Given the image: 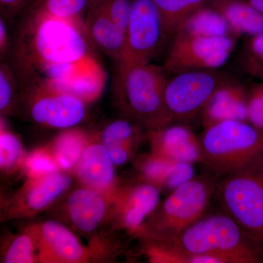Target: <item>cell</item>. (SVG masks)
Here are the masks:
<instances>
[{
  "label": "cell",
  "mask_w": 263,
  "mask_h": 263,
  "mask_svg": "<svg viewBox=\"0 0 263 263\" xmlns=\"http://www.w3.org/2000/svg\"><path fill=\"white\" fill-rule=\"evenodd\" d=\"M157 240L195 263H263V243L223 212L205 214L172 239Z\"/></svg>",
  "instance_id": "obj_1"
},
{
  "label": "cell",
  "mask_w": 263,
  "mask_h": 263,
  "mask_svg": "<svg viewBox=\"0 0 263 263\" xmlns=\"http://www.w3.org/2000/svg\"><path fill=\"white\" fill-rule=\"evenodd\" d=\"M80 22L40 11L19 48V58L31 73L52 65L82 61L92 56Z\"/></svg>",
  "instance_id": "obj_2"
},
{
  "label": "cell",
  "mask_w": 263,
  "mask_h": 263,
  "mask_svg": "<svg viewBox=\"0 0 263 263\" xmlns=\"http://www.w3.org/2000/svg\"><path fill=\"white\" fill-rule=\"evenodd\" d=\"M165 72L164 67L152 63L119 65L115 81L118 104L127 119L147 131L174 122L164 99Z\"/></svg>",
  "instance_id": "obj_3"
},
{
  "label": "cell",
  "mask_w": 263,
  "mask_h": 263,
  "mask_svg": "<svg viewBox=\"0 0 263 263\" xmlns=\"http://www.w3.org/2000/svg\"><path fill=\"white\" fill-rule=\"evenodd\" d=\"M216 178L209 174L194 177L171 192L136 235L140 238L170 240L206 214L214 198Z\"/></svg>",
  "instance_id": "obj_4"
},
{
  "label": "cell",
  "mask_w": 263,
  "mask_h": 263,
  "mask_svg": "<svg viewBox=\"0 0 263 263\" xmlns=\"http://www.w3.org/2000/svg\"><path fill=\"white\" fill-rule=\"evenodd\" d=\"M214 197L221 212L263 243V152L239 168L216 178Z\"/></svg>",
  "instance_id": "obj_5"
},
{
  "label": "cell",
  "mask_w": 263,
  "mask_h": 263,
  "mask_svg": "<svg viewBox=\"0 0 263 263\" xmlns=\"http://www.w3.org/2000/svg\"><path fill=\"white\" fill-rule=\"evenodd\" d=\"M202 163L220 177L263 152V133L245 121L228 120L205 128L200 138Z\"/></svg>",
  "instance_id": "obj_6"
},
{
  "label": "cell",
  "mask_w": 263,
  "mask_h": 263,
  "mask_svg": "<svg viewBox=\"0 0 263 263\" xmlns=\"http://www.w3.org/2000/svg\"><path fill=\"white\" fill-rule=\"evenodd\" d=\"M216 70L186 71L167 80L164 99L174 121L189 122L202 117L216 91L230 81Z\"/></svg>",
  "instance_id": "obj_7"
},
{
  "label": "cell",
  "mask_w": 263,
  "mask_h": 263,
  "mask_svg": "<svg viewBox=\"0 0 263 263\" xmlns=\"http://www.w3.org/2000/svg\"><path fill=\"white\" fill-rule=\"evenodd\" d=\"M164 68L177 74L186 71L217 70L228 61L234 48L230 36L202 37L178 32L174 34Z\"/></svg>",
  "instance_id": "obj_8"
},
{
  "label": "cell",
  "mask_w": 263,
  "mask_h": 263,
  "mask_svg": "<svg viewBox=\"0 0 263 263\" xmlns=\"http://www.w3.org/2000/svg\"><path fill=\"white\" fill-rule=\"evenodd\" d=\"M167 37L160 10L153 0H132L125 51L119 65L150 64Z\"/></svg>",
  "instance_id": "obj_9"
},
{
  "label": "cell",
  "mask_w": 263,
  "mask_h": 263,
  "mask_svg": "<svg viewBox=\"0 0 263 263\" xmlns=\"http://www.w3.org/2000/svg\"><path fill=\"white\" fill-rule=\"evenodd\" d=\"M114 195L81 185L69 192L62 201V219L72 230L92 240L91 247L103 253V243L97 235L105 224L110 223Z\"/></svg>",
  "instance_id": "obj_10"
},
{
  "label": "cell",
  "mask_w": 263,
  "mask_h": 263,
  "mask_svg": "<svg viewBox=\"0 0 263 263\" xmlns=\"http://www.w3.org/2000/svg\"><path fill=\"white\" fill-rule=\"evenodd\" d=\"M72 184L71 174L63 171L27 179L23 186L4 202L2 221L34 217L56 205L67 195Z\"/></svg>",
  "instance_id": "obj_11"
},
{
  "label": "cell",
  "mask_w": 263,
  "mask_h": 263,
  "mask_svg": "<svg viewBox=\"0 0 263 263\" xmlns=\"http://www.w3.org/2000/svg\"><path fill=\"white\" fill-rule=\"evenodd\" d=\"M160 188L140 180L119 186L113 196L111 223L114 229L136 235L160 202Z\"/></svg>",
  "instance_id": "obj_12"
},
{
  "label": "cell",
  "mask_w": 263,
  "mask_h": 263,
  "mask_svg": "<svg viewBox=\"0 0 263 263\" xmlns=\"http://www.w3.org/2000/svg\"><path fill=\"white\" fill-rule=\"evenodd\" d=\"M29 103V113L37 124L67 129L80 124L86 115V103L74 95L37 84Z\"/></svg>",
  "instance_id": "obj_13"
},
{
  "label": "cell",
  "mask_w": 263,
  "mask_h": 263,
  "mask_svg": "<svg viewBox=\"0 0 263 263\" xmlns=\"http://www.w3.org/2000/svg\"><path fill=\"white\" fill-rule=\"evenodd\" d=\"M38 262L85 263L97 260L98 256L91 247L83 245L70 227L62 221L36 223Z\"/></svg>",
  "instance_id": "obj_14"
},
{
  "label": "cell",
  "mask_w": 263,
  "mask_h": 263,
  "mask_svg": "<svg viewBox=\"0 0 263 263\" xmlns=\"http://www.w3.org/2000/svg\"><path fill=\"white\" fill-rule=\"evenodd\" d=\"M148 132L151 152L172 162L202 163L200 138L185 125L166 126Z\"/></svg>",
  "instance_id": "obj_15"
},
{
  "label": "cell",
  "mask_w": 263,
  "mask_h": 263,
  "mask_svg": "<svg viewBox=\"0 0 263 263\" xmlns=\"http://www.w3.org/2000/svg\"><path fill=\"white\" fill-rule=\"evenodd\" d=\"M115 167L106 147L91 136L73 175L81 185L114 195L119 186Z\"/></svg>",
  "instance_id": "obj_16"
},
{
  "label": "cell",
  "mask_w": 263,
  "mask_h": 263,
  "mask_svg": "<svg viewBox=\"0 0 263 263\" xmlns=\"http://www.w3.org/2000/svg\"><path fill=\"white\" fill-rule=\"evenodd\" d=\"M85 31L91 42L107 56L120 63L125 51L126 34L107 14L101 1L91 5Z\"/></svg>",
  "instance_id": "obj_17"
},
{
  "label": "cell",
  "mask_w": 263,
  "mask_h": 263,
  "mask_svg": "<svg viewBox=\"0 0 263 263\" xmlns=\"http://www.w3.org/2000/svg\"><path fill=\"white\" fill-rule=\"evenodd\" d=\"M248 98L245 89L231 80L221 86L211 99L202 115L206 128L224 121L248 119Z\"/></svg>",
  "instance_id": "obj_18"
},
{
  "label": "cell",
  "mask_w": 263,
  "mask_h": 263,
  "mask_svg": "<svg viewBox=\"0 0 263 263\" xmlns=\"http://www.w3.org/2000/svg\"><path fill=\"white\" fill-rule=\"evenodd\" d=\"M141 126L129 119L114 121L97 135L106 147L115 166L123 165L133 158L142 138Z\"/></svg>",
  "instance_id": "obj_19"
},
{
  "label": "cell",
  "mask_w": 263,
  "mask_h": 263,
  "mask_svg": "<svg viewBox=\"0 0 263 263\" xmlns=\"http://www.w3.org/2000/svg\"><path fill=\"white\" fill-rule=\"evenodd\" d=\"M212 7L226 18L231 32L254 36L263 33V14L243 0H212Z\"/></svg>",
  "instance_id": "obj_20"
},
{
  "label": "cell",
  "mask_w": 263,
  "mask_h": 263,
  "mask_svg": "<svg viewBox=\"0 0 263 263\" xmlns=\"http://www.w3.org/2000/svg\"><path fill=\"white\" fill-rule=\"evenodd\" d=\"M91 137L85 131L72 128L55 137L47 147L60 170L73 174Z\"/></svg>",
  "instance_id": "obj_21"
},
{
  "label": "cell",
  "mask_w": 263,
  "mask_h": 263,
  "mask_svg": "<svg viewBox=\"0 0 263 263\" xmlns=\"http://www.w3.org/2000/svg\"><path fill=\"white\" fill-rule=\"evenodd\" d=\"M230 31L224 16L215 8L205 5L192 13L176 32L202 37H220L228 35Z\"/></svg>",
  "instance_id": "obj_22"
},
{
  "label": "cell",
  "mask_w": 263,
  "mask_h": 263,
  "mask_svg": "<svg viewBox=\"0 0 263 263\" xmlns=\"http://www.w3.org/2000/svg\"><path fill=\"white\" fill-rule=\"evenodd\" d=\"M1 262H38L36 223L29 224L18 234L10 237L2 248Z\"/></svg>",
  "instance_id": "obj_23"
},
{
  "label": "cell",
  "mask_w": 263,
  "mask_h": 263,
  "mask_svg": "<svg viewBox=\"0 0 263 263\" xmlns=\"http://www.w3.org/2000/svg\"><path fill=\"white\" fill-rule=\"evenodd\" d=\"M160 10L167 37L174 35L192 13L211 0H153Z\"/></svg>",
  "instance_id": "obj_24"
},
{
  "label": "cell",
  "mask_w": 263,
  "mask_h": 263,
  "mask_svg": "<svg viewBox=\"0 0 263 263\" xmlns=\"http://www.w3.org/2000/svg\"><path fill=\"white\" fill-rule=\"evenodd\" d=\"M25 151L21 140L5 127L1 119L0 129V168L4 174H12L22 169L25 160Z\"/></svg>",
  "instance_id": "obj_25"
},
{
  "label": "cell",
  "mask_w": 263,
  "mask_h": 263,
  "mask_svg": "<svg viewBox=\"0 0 263 263\" xmlns=\"http://www.w3.org/2000/svg\"><path fill=\"white\" fill-rule=\"evenodd\" d=\"M175 163L150 152L137 160L136 167L141 176L140 180L162 190Z\"/></svg>",
  "instance_id": "obj_26"
},
{
  "label": "cell",
  "mask_w": 263,
  "mask_h": 263,
  "mask_svg": "<svg viewBox=\"0 0 263 263\" xmlns=\"http://www.w3.org/2000/svg\"><path fill=\"white\" fill-rule=\"evenodd\" d=\"M22 170L27 179L41 177L62 171L47 146L32 151L27 155Z\"/></svg>",
  "instance_id": "obj_27"
},
{
  "label": "cell",
  "mask_w": 263,
  "mask_h": 263,
  "mask_svg": "<svg viewBox=\"0 0 263 263\" xmlns=\"http://www.w3.org/2000/svg\"><path fill=\"white\" fill-rule=\"evenodd\" d=\"M89 0H46L40 11L65 20L80 22L79 17Z\"/></svg>",
  "instance_id": "obj_28"
},
{
  "label": "cell",
  "mask_w": 263,
  "mask_h": 263,
  "mask_svg": "<svg viewBox=\"0 0 263 263\" xmlns=\"http://www.w3.org/2000/svg\"><path fill=\"white\" fill-rule=\"evenodd\" d=\"M107 14L127 35L132 0H101Z\"/></svg>",
  "instance_id": "obj_29"
},
{
  "label": "cell",
  "mask_w": 263,
  "mask_h": 263,
  "mask_svg": "<svg viewBox=\"0 0 263 263\" xmlns=\"http://www.w3.org/2000/svg\"><path fill=\"white\" fill-rule=\"evenodd\" d=\"M15 103V84L8 67L1 65L0 70V110L1 114H9Z\"/></svg>",
  "instance_id": "obj_30"
},
{
  "label": "cell",
  "mask_w": 263,
  "mask_h": 263,
  "mask_svg": "<svg viewBox=\"0 0 263 263\" xmlns=\"http://www.w3.org/2000/svg\"><path fill=\"white\" fill-rule=\"evenodd\" d=\"M248 119L256 127L263 129V100L254 89L249 95Z\"/></svg>",
  "instance_id": "obj_31"
},
{
  "label": "cell",
  "mask_w": 263,
  "mask_h": 263,
  "mask_svg": "<svg viewBox=\"0 0 263 263\" xmlns=\"http://www.w3.org/2000/svg\"><path fill=\"white\" fill-rule=\"evenodd\" d=\"M249 56L263 63V33L254 36L249 43Z\"/></svg>",
  "instance_id": "obj_32"
},
{
  "label": "cell",
  "mask_w": 263,
  "mask_h": 263,
  "mask_svg": "<svg viewBox=\"0 0 263 263\" xmlns=\"http://www.w3.org/2000/svg\"><path fill=\"white\" fill-rule=\"evenodd\" d=\"M246 70L251 75L263 81V63L257 61L252 57H247L245 62Z\"/></svg>",
  "instance_id": "obj_33"
},
{
  "label": "cell",
  "mask_w": 263,
  "mask_h": 263,
  "mask_svg": "<svg viewBox=\"0 0 263 263\" xmlns=\"http://www.w3.org/2000/svg\"><path fill=\"white\" fill-rule=\"evenodd\" d=\"M7 41H8V37H7V29L5 26V22L2 18L0 21V47H1V53L5 51L6 49Z\"/></svg>",
  "instance_id": "obj_34"
},
{
  "label": "cell",
  "mask_w": 263,
  "mask_h": 263,
  "mask_svg": "<svg viewBox=\"0 0 263 263\" xmlns=\"http://www.w3.org/2000/svg\"><path fill=\"white\" fill-rule=\"evenodd\" d=\"M247 2L263 14V0H247Z\"/></svg>",
  "instance_id": "obj_35"
},
{
  "label": "cell",
  "mask_w": 263,
  "mask_h": 263,
  "mask_svg": "<svg viewBox=\"0 0 263 263\" xmlns=\"http://www.w3.org/2000/svg\"><path fill=\"white\" fill-rule=\"evenodd\" d=\"M2 6H11L20 3L21 0H0Z\"/></svg>",
  "instance_id": "obj_36"
},
{
  "label": "cell",
  "mask_w": 263,
  "mask_h": 263,
  "mask_svg": "<svg viewBox=\"0 0 263 263\" xmlns=\"http://www.w3.org/2000/svg\"><path fill=\"white\" fill-rule=\"evenodd\" d=\"M253 89L258 93L259 96L263 100V84L256 85V86H254Z\"/></svg>",
  "instance_id": "obj_37"
},
{
  "label": "cell",
  "mask_w": 263,
  "mask_h": 263,
  "mask_svg": "<svg viewBox=\"0 0 263 263\" xmlns=\"http://www.w3.org/2000/svg\"><path fill=\"white\" fill-rule=\"evenodd\" d=\"M101 1V0H89V3H91V5L95 4V3H98L99 2Z\"/></svg>",
  "instance_id": "obj_38"
}]
</instances>
